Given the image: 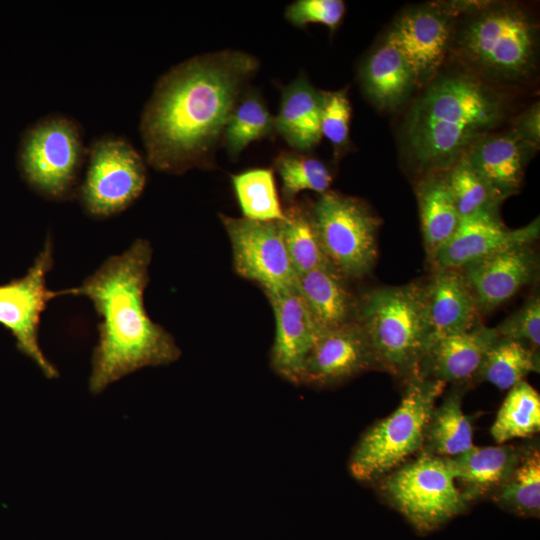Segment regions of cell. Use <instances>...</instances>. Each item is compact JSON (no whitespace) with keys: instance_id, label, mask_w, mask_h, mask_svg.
Segmentation results:
<instances>
[{"instance_id":"23","label":"cell","mask_w":540,"mask_h":540,"mask_svg":"<svg viewBox=\"0 0 540 540\" xmlns=\"http://www.w3.org/2000/svg\"><path fill=\"white\" fill-rule=\"evenodd\" d=\"M323 92L300 76L282 91L275 130L294 149L309 152L321 140Z\"/></svg>"},{"instance_id":"7","label":"cell","mask_w":540,"mask_h":540,"mask_svg":"<svg viewBox=\"0 0 540 540\" xmlns=\"http://www.w3.org/2000/svg\"><path fill=\"white\" fill-rule=\"evenodd\" d=\"M87 155L80 125L67 116L52 114L26 132L20 166L26 181L37 192L49 199L64 200L79 189Z\"/></svg>"},{"instance_id":"38","label":"cell","mask_w":540,"mask_h":540,"mask_svg":"<svg viewBox=\"0 0 540 540\" xmlns=\"http://www.w3.org/2000/svg\"><path fill=\"white\" fill-rule=\"evenodd\" d=\"M539 103L534 104L517 120L513 130L533 147L539 144Z\"/></svg>"},{"instance_id":"20","label":"cell","mask_w":540,"mask_h":540,"mask_svg":"<svg viewBox=\"0 0 540 540\" xmlns=\"http://www.w3.org/2000/svg\"><path fill=\"white\" fill-rule=\"evenodd\" d=\"M531 149L512 129L480 136L461 157L505 198L520 188Z\"/></svg>"},{"instance_id":"28","label":"cell","mask_w":540,"mask_h":540,"mask_svg":"<svg viewBox=\"0 0 540 540\" xmlns=\"http://www.w3.org/2000/svg\"><path fill=\"white\" fill-rule=\"evenodd\" d=\"M284 213L279 225L297 275L317 268L334 269L322 248L311 208L292 202Z\"/></svg>"},{"instance_id":"19","label":"cell","mask_w":540,"mask_h":540,"mask_svg":"<svg viewBox=\"0 0 540 540\" xmlns=\"http://www.w3.org/2000/svg\"><path fill=\"white\" fill-rule=\"evenodd\" d=\"M431 341L468 331L479 324L482 312L460 269H437L423 284Z\"/></svg>"},{"instance_id":"2","label":"cell","mask_w":540,"mask_h":540,"mask_svg":"<svg viewBox=\"0 0 540 540\" xmlns=\"http://www.w3.org/2000/svg\"><path fill=\"white\" fill-rule=\"evenodd\" d=\"M151 257L150 243L137 239L80 286L59 291L60 295L87 297L102 319L89 378L94 394L129 373L171 364L181 355L173 337L150 319L144 306Z\"/></svg>"},{"instance_id":"35","label":"cell","mask_w":540,"mask_h":540,"mask_svg":"<svg viewBox=\"0 0 540 540\" xmlns=\"http://www.w3.org/2000/svg\"><path fill=\"white\" fill-rule=\"evenodd\" d=\"M501 338L520 341L533 350L540 346V298L539 294L529 297L514 313L495 327Z\"/></svg>"},{"instance_id":"16","label":"cell","mask_w":540,"mask_h":540,"mask_svg":"<svg viewBox=\"0 0 540 540\" xmlns=\"http://www.w3.org/2000/svg\"><path fill=\"white\" fill-rule=\"evenodd\" d=\"M375 369L367 339L355 321L321 331L304 365L301 385L325 388Z\"/></svg>"},{"instance_id":"27","label":"cell","mask_w":540,"mask_h":540,"mask_svg":"<svg viewBox=\"0 0 540 540\" xmlns=\"http://www.w3.org/2000/svg\"><path fill=\"white\" fill-rule=\"evenodd\" d=\"M492 495L507 511L525 517L539 516L540 453L536 445L520 449L512 471Z\"/></svg>"},{"instance_id":"34","label":"cell","mask_w":540,"mask_h":540,"mask_svg":"<svg viewBox=\"0 0 540 540\" xmlns=\"http://www.w3.org/2000/svg\"><path fill=\"white\" fill-rule=\"evenodd\" d=\"M274 166L281 179L282 197L290 203L305 190L321 195L332 183V175L322 161L301 153L282 152L276 157Z\"/></svg>"},{"instance_id":"25","label":"cell","mask_w":540,"mask_h":540,"mask_svg":"<svg viewBox=\"0 0 540 540\" xmlns=\"http://www.w3.org/2000/svg\"><path fill=\"white\" fill-rule=\"evenodd\" d=\"M424 247L428 260L452 237L460 215L445 176L432 174L417 187Z\"/></svg>"},{"instance_id":"3","label":"cell","mask_w":540,"mask_h":540,"mask_svg":"<svg viewBox=\"0 0 540 540\" xmlns=\"http://www.w3.org/2000/svg\"><path fill=\"white\" fill-rule=\"evenodd\" d=\"M501 98L464 72L433 78L413 103L403 126L410 160L423 170L448 169L504 116Z\"/></svg>"},{"instance_id":"9","label":"cell","mask_w":540,"mask_h":540,"mask_svg":"<svg viewBox=\"0 0 540 540\" xmlns=\"http://www.w3.org/2000/svg\"><path fill=\"white\" fill-rule=\"evenodd\" d=\"M324 253L345 279L369 274L377 260L381 220L362 200L328 190L311 206Z\"/></svg>"},{"instance_id":"6","label":"cell","mask_w":540,"mask_h":540,"mask_svg":"<svg viewBox=\"0 0 540 540\" xmlns=\"http://www.w3.org/2000/svg\"><path fill=\"white\" fill-rule=\"evenodd\" d=\"M537 27L518 5L488 4L466 21L458 37L463 58L494 79L517 80L535 66Z\"/></svg>"},{"instance_id":"10","label":"cell","mask_w":540,"mask_h":540,"mask_svg":"<svg viewBox=\"0 0 540 540\" xmlns=\"http://www.w3.org/2000/svg\"><path fill=\"white\" fill-rule=\"evenodd\" d=\"M86 172L78 193L87 213L109 217L128 208L146 183L143 157L120 136L104 135L88 147Z\"/></svg>"},{"instance_id":"22","label":"cell","mask_w":540,"mask_h":540,"mask_svg":"<svg viewBox=\"0 0 540 540\" xmlns=\"http://www.w3.org/2000/svg\"><path fill=\"white\" fill-rule=\"evenodd\" d=\"M519 453L520 449L511 445H474L458 456L444 459L469 502L484 495H492L512 471Z\"/></svg>"},{"instance_id":"21","label":"cell","mask_w":540,"mask_h":540,"mask_svg":"<svg viewBox=\"0 0 540 540\" xmlns=\"http://www.w3.org/2000/svg\"><path fill=\"white\" fill-rule=\"evenodd\" d=\"M345 280L332 268H317L297 275L296 290L321 331L356 321L358 298Z\"/></svg>"},{"instance_id":"26","label":"cell","mask_w":540,"mask_h":540,"mask_svg":"<svg viewBox=\"0 0 540 540\" xmlns=\"http://www.w3.org/2000/svg\"><path fill=\"white\" fill-rule=\"evenodd\" d=\"M463 390L454 388L435 406L421 451L441 458L458 456L474 446L473 427L462 409Z\"/></svg>"},{"instance_id":"8","label":"cell","mask_w":540,"mask_h":540,"mask_svg":"<svg viewBox=\"0 0 540 540\" xmlns=\"http://www.w3.org/2000/svg\"><path fill=\"white\" fill-rule=\"evenodd\" d=\"M379 487L387 501L422 532L440 527L468 503L445 459L424 451L381 478Z\"/></svg>"},{"instance_id":"37","label":"cell","mask_w":540,"mask_h":540,"mask_svg":"<svg viewBox=\"0 0 540 540\" xmlns=\"http://www.w3.org/2000/svg\"><path fill=\"white\" fill-rule=\"evenodd\" d=\"M345 14L341 0H297L286 7L285 16L293 25L301 27L318 23L335 30Z\"/></svg>"},{"instance_id":"36","label":"cell","mask_w":540,"mask_h":540,"mask_svg":"<svg viewBox=\"0 0 540 540\" xmlns=\"http://www.w3.org/2000/svg\"><path fill=\"white\" fill-rule=\"evenodd\" d=\"M351 110L346 90L323 92L321 134L336 150L343 149L349 141Z\"/></svg>"},{"instance_id":"1","label":"cell","mask_w":540,"mask_h":540,"mask_svg":"<svg viewBox=\"0 0 540 540\" xmlns=\"http://www.w3.org/2000/svg\"><path fill=\"white\" fill-rule=\"evenodd\" d=\"M257 69L254 56L224 50L195 56L166 72L141 114L147 163L173 174L207 165Z\"/></svg>"},{"instance_id":"32","label":"cell","mask_w":540,"mask_h":540,"mask_svg":"<svg viewBox=\"0 0 540 540\" xmlns=\"http://www.w3.org/2000/svg\"><path fill=\"white\" fill-rule=\"evenodd\" d=\"M275 131V117L257 94L249 93L235 106L225 127L228 153L237 157L251 142L271 136Z\"/></svg>"},{"instance_id":"33","label":"cell","mask_w":540,"mask_h":540,"mask_svg":"<svg viewBox=\"0 0 540 540\" xmlns=\"http://www.w3.org/2000/svg\"><path fill=\"white\" fill-rule=\"evenodd\" d=\"M444 176L460 218L480 211L497 210L504 200L463 157L451 165Z\"/></svg>"},{"instance_id":"14","label":"cell","mask_w":540,"mask_h":540,"mask_svg":"<svg viewBox=\"0 0 540 540\" xmlns=\"http://www.w3.org/2000/svg\"><path fill=\"white\" fill-rule=\"evenodd\" d=\"M539 235V220L517 229L507 228L497 210L460 218L452 237L429 260L432 270L462 269L502 249L532 244Z\"/></svg>"},{"instance_id":"5","label":"cell","mask_w":540,"mask_h":540,"mask_svg":"<svg viewBox=\"0 0 540 540\" xmlns=\"http://www.w3.org/2000/svg\"><path fill=\"white\" fill-rule=\"evenodd\" d=\"M407 380L397 408L369 428L352 452L349 471L360 482L383 478L423 448L430 416L446 384L418 374Z\"/></svg>"},{"instance_id":"31","label":"cell","mask_w":540,"mask_h":540,"mask_svg":"<svg viewBox=\"0 0 540 540\" xmlns=\"http://www.w3.org/2000/svg\"><path fill=\"white\" fill-rule=\"evenodd\" d=\"M232 185L243 217L256 221H282L285 218L273 171L255 168L232 176Z\"/></svg>"},{"instance_id":"12","label":"cell","mask_w":540,"mask_h":540,"mask_svg":"<svg viewBox=\"0 0 540 540\" xmlns=\"http://www.w3.org/2000/svg\"><path fill=\"white\" fill-rule=\"evenodd\" d=\"M52 265V243L47 239L25 276L0 285V324L12 333L18 350L32 359L48 378L57 377L58 371L42 353L38 332L47 303L60 296L59 291L46 288V275Z\"/></svg>"},{"instance_id":"13","label":"cell","mask_w":540,"mask_h":540,"mask_svg":"<svg viewBox=\"0 0 540 540\" xmlns=\"http://www.w3.org/2000/svg\"><path fill=\"white\" fill-rule=\"evenodd\" d=\"M454 12L443 5H421L406 10L392 24L385 42L402 55L416 83L430 81L443 63Z\"/></svg>"},{"instance_id":"18","label":"cell","mask_w":540,"mask_h":540,"mask_svg":"<svg viewBox=\"0 0 540 540\" xmlns=\"http://www.w3.org/2000/svg\"><path fill=\"white\" fill-rule=\"evenodd\" d=\"M500 338L495 327L482 323L461 333L432 340L416 374L445 384L476 378L485 354Z\"/></svg>"},{"instance_id":"17","label":"cell","mask_w":540,"mask_h":540,"mask_svg":"<svg viewBox=\"0 0 540 540\" xmlns=\"http://www.w3.org/2000/svg\"><path fill=\"white\" fill-rule=\"evenodd\" d=\"M538 269V255L531 244H521L497 251L460 270L483 314L507 302L532 283Z\"/></svg>"},{"instance_id":"29","label":"cell","mask_w":540,"mask_h":540,"mask_svg":"<svg viewBox=\"0 0 540 540\" xmlns=\"http://www.w3.org/2000/svg\"><path fill=\"white\" fill-rule=\"evenodd\" d=\"M531 372H539L538 351L520 341L500 337L485 354L476 378L500 390H509Z\"/></svg>"},{"instance_id":"4","label":"cell","mask_w":540,"mask_h":540,"mask_svg":"<svg viewBox=\"0 0 540 540\" xmlns=\"http://www.w3.org/2000/svg\"><path fill=\"white\" fill-rule=\"evenodd\" d=\"M356 322L369 344L375 369L410 378L431 342L424 285L381 286L358 298Z\"/></svg>"},{"instance_id":"15","label":"cell","mask_w":540,"mask_h":540,"mask_svg":"<svg viewBox=\"0 0 540 540\" xmlns=\"http://www.w3.org/2000/svg\"><path fill=\"white\" fill-rule=\"evenodd\" d=\"M264 293L275 319L271 368L284 380L301 385L305 362L321 330L296 289Z\"/></svg>"},{"instance_id":"11","label":"cell","mask_w":540,"mask_h":540,"mask_svg":"<svg viewBox=\"0 0 540 540\" xmlns=\"http://www.w3.org/2000/svg\"><path fill=\"white\" fill-rule=\"evenodd\" d=\"M231 243L236 273L263 291L296 289L297 273L289 258L279 221L219 215Z\"/></svg>"},{"instance_id":"24","label":"cell","mask_w":540,"mask_h":540,"mask_svg":"<svg viewBox=\"0 0 540 540\" xmlns=\"http://www.w3.org/2000/svg\"><path fill=\"white\" fill-rule=\"evenodd\" d=\"M364 90L375 105H400L416 84L415 76L402 55L386 42L366 60L361 70Z\"/></svg>"},{"instance_id":"30","label":"cell","mask_w":540,"mask_h":540,"mask_svg":"<svg viewBox=\"0 0 540 540\" xmlns=\"http://www.w3.org/2000/svg\"><path fill=\"white\" fill-rule=\"evenodd\" d=\"M540 430V396L525 380L516 384L505 397L490 433L497 444L516 438H528Z\"/></svg>"}]
</instances>
